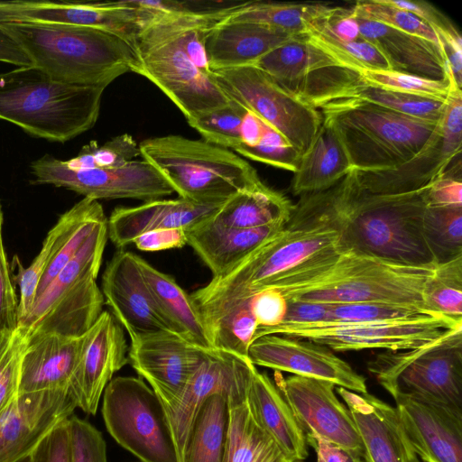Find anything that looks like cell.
Returning a JSON list of instances; mask_svg holds the SVG:
<instances>
[{
  "instance_id": "obj_1",
  "label": "cell",
  "mask_w": 462,
  "mask_h": 462,
  "mask_svg": "<svg viewBox=\"0 0 462 462\" xmlns=\"http://www.w3.org/2000/svg\"><path fill=\"white\" fill-rule=\"evenodd\" d=\"M219 8L154 12L132 42L133 70L158 87L187 120L227 105L231 98L214 78L205 37Z\"/></svg>"
},
{
  "instance_id": "obj_2",
  "label": "cell",
  "mask_w": 462,
  "mask_h": 462,
  "mask_svg": "<svg viewBox=\"0 0 462 462\" xmlns=\"http://www.w3.org/2000/svg\"><path fill=\"white\" fill-rule=\"evenodd\" d=\"M430 185L400 194H376L358 181L354 169L320 191L339 234L342 249L394 263L437 265L423 236Z\"/></svg>"
},
{
  "instance_id": "obj_3",
  "label": "cell",
  "mask_w": 462,
  "mask_h": 462,
  "mask_svg": "<svg viewBox=\"0 0 462 462\" xmlns=\"http://www.w3.org/2000/svg\"><path fill=\"white\" fill-rule=\"evenodd\" d=\"M435 267L386 261L337 245L262 287L276 288L287 300L332 305L383 302L426 310L423 290Z\"/></svg>"
},
{
  "instance_id": "obj_4",
  "label": "cell",
  "mask_w": 462,
  "mask_h": 462,
  "mask_svg": "<svg viewBox=\"0 0 462 462\" xmlns=\"http://www.w3.org/2000/svg\"><path fill=\"white\" fill-rule=\"evenodd\" d=\"M33 66L56 81L106 88L133 72L136 56L125 39L106 31L58 23L0 22Z\"/></svg>"
},
{
  "instance_id": "obj_5",
  "label": "cell",
  "mask_w": 462,
  "mask_h": 462,
  "mask_svg": "<svg viewBox=\"0 0 462 462\" xmlns=\"http://www.w3.org/2000/svg\"><path fill=\"white\" fill-rule=\"evenodd\" d=\"M104 90L56 81L33 65L17 67L0 72V120L65 143L95 125Z\"/></svg>"
},
{
  "instance_id": "obj_6",
  "label": "cell",
  "mask_w": 462,
  "mask_h": 462,
  "mask_svg": "<svg viewBox=\"0 0 462 462\" xmlns=\"http://www.w3.org/2000/svg\"><path fill=\"white\" fill-rule=\"evenodd\" d=\"M339 234L319 192L305 194L287 225L236 266L190 294L193 300L256 290L313 254L337 245Z\"/></svg>"
},
{
  "instance_id": "obj_7",
  "label": "cell",
  "mask_w": 462,
  "mask_h": 462,
  "mask_svg": "<svg viewBox=\"0 0 462 462\" xmlns=\"http://www.w3.org/2000/svg\"><path fill=\"white\" fill-rule=\"evenodd\" d=\"M139 148L143 159L179 198L197 204L221 205L239 191L262 183L246 161L205 140L170 134L145 139Z\"/></svg>"
},
{
  "instance_id": "obj_8",
  "label": "cell",
  "mask_w": 462,
  "mask_h": 462,
  "mask_svg": "<svg viewBox=\"0 0 462 462\" xmlns=\"http://www.w3.org/2000/svg\"><path fill=\"white\" fill-rule=\"evenodd\" d=\"M330 119L359 171L393 170L416 156L438 123L411 117L362 102H339L319 109Z\"/></svg>"
},
{
  "instance_id": "obj_9",
  "label": "cell",
  "mask_w": 462,
  "mask_h": 462,
  "mask_svg": "<svg viewBox=\"0 0 462 462\" xmlns=\"http://www.w3.org/2000/svg\"><path fill=\"white\" fill-rule=\"evenodd\" d=\"M107 238L106 218L35 299L18 326L27 338L42 334L80 337L94 325L105 302L97 278Z\"/></svg>"
},
{
  "instance_id": "obj_10",
  "label": "cell",
  "mask_w": 462,
  "mask_h": 462,
  "mask_svg": "<svg viewBox=\"0 0 462 462\" xmlns=\"http://www.w3.org/2000/svg\"><path fill=\"white\" fill-rule=\"evenodd\" d=\"M367 369L392 397L462 410V327L419 347L384 350L368 362Z\"/></svg>"
},
{
  "instance_id": "obj_11",
  "label": "cell",
  "mask_w": 462,
  "mask_h": 462,
  "mask_svg": "<svg viewBox=\"0 0 462 462\" xmlns=\"http://www.w3.org/2000/svg\"><path fill=\"white\" fill-rule=\"evenodd\" d=\"M107 431L142 462H178L161 402L143 379L116 376L103 393Z\"/></svg>"
},
{
  "instance_id": "obj_12",
  "label": "cell",
  "mask_w": 462,
  "mask_h": 462,
  "mask_svg": "<svg viewBox=\"0 0 462 462\" xmlns=\"http://www.w3.org/2000/svg\"><path fill=\"white\" fill-rule=\"evenodd\" d=\"M212 72L226 96L280 133L300 156L308 152L323 120L318 109L286 90L255 66Z\"/></svg>"
},
{
  "instance_id": "obj_13",
  "label": "cell",
  "mask_w": 462,
  "mask_h": 462,
  "mask_svg": "<svg viewBox=\"0 0 462 462\" xmlns=\"http://www.w3.org/2000/svg\"><path fill=\"white\" fill-rule=\"evenodd\" d=\"M457 327H462V319L433 315L386 322L283 323L267 335L308 339L337 352L373 348L395 351L424 346Z\"/></svg>"
},
{
  "instance_id": "obj_14",
  "label": "cell",
  "mask_w": 462,
  "mask_h": 462,
  "mask_svg": "<svg viewBox=\"0 0 462 462\" xmlns=\"http://www.w3.org/2000/svg\"><path fill=\"white\" fill-rule=\"evenodd\" d=\"M36 184L65 188L96 200L134 199L144 202L174 193L172 187L145 160L121 167L70 170L62 160L46 154L31 163Z\"/></svg>"
},
{
  "instance_id": "obj_15",
  "label": "cell",
  "mask_w": 462,
  "mask_h": 462,
  "mask_svg": "<svg viewBox=\"0 0 462 462\" xmlns=\"http://www.w3.org/2000/svg\"><path fill=\"white\" fill-rule=\"evenodd\" d=\"M462 147V90L451 88L443 115L426 146L393 170L356 171L359 183L376 194H400L423 189L444 175Z\"/></svg>"
},
{
  "instance_id": "obj_16",
  "label": "cell",
  "mask_w": 462,
  "mask_h": 462,
  "mask_svg": "<svg viewBox=\"0 0 462 462\" xmlns=\"http://www.w3.org/2000/svg\"><path fill=\"white\" fill-rule=\"evenodd\" d=\"M153 12L134 0L119 2L0 1V22H30L91 27L116 34L131 44Z\"/></svg>"
},
{
  "instance_id": "obj_17",
  "label": "cell",
  "mask_w": 462,
  "mask_h": 462,
  "mask_svg": "<svg viewBox=\"0 0 462 462\" xmlns=\"http://www.w3.org/2000/svg\"><path fill=\"white\" fill-rule=\"evenodd\" d=\"M273 378L305 437L320 438L364 455L355 420L337 399L334 383L295 374L283 377L279 371Z\"/></svg>"
},
{
  "instance_id": "obj_18",
  "label": "cell",
  "mask_w": 462,
  "mask_h": 462,
  "mask_svg": "<svg viewBox=\"0 0 462 462\" xmlns=\"http://www.w3.org/2000/svg\"><path fill=\"white\" fill-rule=\"evenodd\" d=\"M128 363L148 382L162 408L183 392L208 353L178 334L157 331L129 336Z\"/></svg>"
},
{
  "instance_id": "obj_19",
  "label": "cell",
  "mask_w": 462,
  "mask_h": 462,
  "mask_svg": "<svg viewBox=\"0 0 462 462\" xmlns=\"http://www.w3.org/2000/svg\"><path fill=\"white\" fill-rule=\"evenodd\" d=\"M248 359L279 372L328 381L357 393H366V380L328 347L283 335H265L248 348Z\"/></svg>"
},
{
  "instance_id": "obj_20",
  "label": "cell",
  "mask_w": 462,
  "mask_h": 462,
  "mask_svg": "<svg viewBox=\"0 0 462 462\" xmlns=\"http://www.w3.org/2000/svg\"><path fill=\"white\" fill-rule=\"evenodd\" d=\"M69 389L18 393L0 412V462L26 460L42 439L73 415Z\"/></svg>"
},
{
  "instance_id": "obj_21",
  "label": "cell",
  "mask_w": 462,
  "mask_h": 462,
  "mask_svg": "<svg viewBox=\"0 0 462 462\" xmlns=\"http://www.w3.org/2000/svg\"><path fill=\"white\" fill-rule=\"evenodd\" d=\"M255 369L249 359L217 349L208 353L181 394L163 408L178 462H183L193 422L205 401L213 393L229 395L248 385Z\"/></svg>"
},
{
  "instance_id": "obj_22",
  "label": "cell",
  "mask_w": 462,
  "mask_h": 462,
  "mask_svg": "<svg viewBox=\"0 0 462 462\" xmlns=\"http://www.w3.org/2000/svg\"><path fill=\"white\" fill-rule=\"evenodd\" d=\"M128 346L123 327L103 310L85 333L81 355L69 390L77 408L95 415L100 398L115 373L128 363Z\"/></svg>"
},
{
  "instance_id": "obj_23",
  "label": "cell",
  "mask_w": 462,
  "mask_h": 462,
  "mask_svg": "<svg viewBox=\"0 0 462 462\" xmlns=\"http://www.w3.org/2000/svg\"><path fill=\"white\" fill-rule=\"evenodd\" d=\"M100 290L112 315L129 336L162 330L175 333L153 300L135 254L123 249L114 254L103 273Z\"/></svg>"
},
{
  "instance_id": "obj_24",
  "label": "cell",
  "mask_w": 462,
  "mask_h": 462,
  "mask_svg": "<svg viewBox=\"0 0 462 462\" xmlns=\"http://www.w3.org/2000/svg\"><path fill=\"white\" fill-rule=\"evenodd\" d=\"M404 432L422 462H462V410L394 395Z\"/></svg>"
},
{
  "instance_id": "obj_25",
  "label": "cell",
  "mask_w": 462,
  "mask_h": 462,
  "mask_svg": "<svg viewBox=\"0 0 462 462\" xmlns=\"http://www.w3.org/2000/svg\"><path fill=\"white\" fill-rule=\"evenodd\" d=\"M342 397L356 425L364 447V462H420L395 407L366 393L343 387Z\"/></svg>"
},
{
  "instance_id": "obj_26",
  "label": "cell",
  "mask_w": 462,
  "mask_h": 462,
  "mask_svg": "<svg viewBox=\"0 0 462 462\" xmlns=\"http://www.w3.org/2000/svg\"><path fill=\"white\" fill-rule=\"evenodd\" d=\"M221 205H201L178 198L150 200L135 207H117L107 218V236L118 249H123L148 231L189 230L210 218Z\"/></svg>"
},
{
  "instance_id": "obj_27",
  "label": "cell",
  "mask_w": 462,
  "mask_h": 462,
  "mask_svg": "<svg viewBox=\"0 0 462 462\" xmlns=\"http://www.w3.org/2000/svg\"><path fill=\"white\" fill-rule=\"evenodd\" d=\"M303 36L256 23L217 21L208 30L204 43L213 71L252 65L273 49Z\"/></svg>"
},
{
  "instance_id": "obj_28",
  "label": "cell",
  "mask_w": 462,
  "mask_h": 462,
  "mask_svg": "<svg viewBox=\"0 0 462 462\" xmlns=\"http://www.w3.org/2000/svg\"><path fill=\"white\" fill-rule=\"evenodd\" d=\"M84 335L42 334L28 337L18 393L69 389L81 355Z\"/></svg>"
},
{
  "instance_id": "obj_29",
  "label": "cell",
  "mask_w": 462,
  "mask_h": 462,
  "mask_svg": "<svg viewBox=\"0 0 462 462\" xmlns=\"http://www.w3.org/2000/svg\"><path fill=\"white\" fill-rule=\"evenodd\" d=\"M355 17L361 37L379 51L392 70L433 80L446 79L445 59L438 45L384 24Z\"/></svg>"
},
{
  "instance_id": "obj_30",
  "label": "cell",
  "mask_w": 462,
  "mask_h": 462,
  "mask_svg": "<svg viewBox=\"0 0 462 462\" xmlns=\"http://www.w3.org/2000/svg\"><path fill=\"white\" fill-rule=\"evenodd\" d=\"M208 219L188 230L187 245L208 266L212 277L225 274L287 225L240 229L218 226Z\"/></svg>"
},
{
  "instance_id": "obj_31",
  "label": "cell",
  "mask_w": 462,
  "mask_h": 462,
  "mask_svg": "<svg viewBox=\"0 0 462 462\" xmlns=\"http://www.w3.org/2000/svg\"><path fill=\"white\" fill-rule=\"evenodd\" d=\"M246 401L256 422L290 461H302L308 457L305 434L286 400L266 374L255 369L247 388Z\"/></svg>"
},
{
  "instance_id": "obj_32",
  "label": "cell",
  "mask_w": 462,
  "mask_h": 462,
  "mask_svg": "<svg viewBox=\"0 0 462 462\" xmlns=\"http://www.w3.org/2000/svg\"><path fill=\"white\" fill-rule=\"evenodd\" d=\"M319 132L308 150L300 157L293 172L291 190L305 195L326 190L351 171L347 152L329 118L323 116Z\"/></svg>"
},
{
  "instance_id": "obj_33",
  "label": "cell",
  "mask_w": 462,
  "mask_h": 462,
  "mask_svg": "<svg viewBox=\"0 0 462 462\" xmlns=\"http://www.w3.org/2000/svg\"><path fill=\"white\" fill-rule=\"evenodd\" d=\"M136 261L153 300L173 331L200 348L214 349L190 294L171 276L154 268L137 254Z\"/></svg>"
},
{
  "instance_id": "obj_34",
  "label": "cell",
  "mask_w": 462,
  "mask_h": 462,
  "mask_svg": "<svg viewBox=\"0 0 462 462\" xmlns=\"http://www.w3.org/2000/svg\"><path fill=\"white\" fill-rule=\"evenodd\" d=\"M248 385L227 397L229 422L223 462H290L252 415L246 401Z\"/></svg>"
},
{
  "instance_id": "obj_35",
  "label": "cell",
  "mask_w": 462,
  "mask_h": 462,
  "mask_svg": "<svg viewBox=\"0 0 462 462\" xmlns=\"http://www.w3.org/2000/svg\"><path fill=\"white\" fill-rule=\"evenodd\" d=\"M294 206L282 193L263 182L241 190L225 201L208 219L232 228H256L273 224H287Z\"/></svg>"
},
{
  "instance_id": "obj_36",
  "label": "cell",
  "mask_w": 462,
  "mask_h": 462,
  "mask_svg": "<svg viewBox=\"0 0 462 462\" xmlns=\"http://www.w3.org/2000/svg\"><path fill=\"white\" fill-rule=\"evenodd\" d=\"M252 65L264 71L286 90L319 70L340 66L328 54L307 41L305 35L273 49Z\"/></svg>"
},
{
  "instance_id": "obj_37",
  "label": "cell",
  "mask_w": 462,
  "mask_h": 462,
  "mask_svg": "<svg viewBox=\"0 0 462 462\" xmlns=\"http://www.w3.org/2000/svg\"><path fill=\"white\" fill-rule=\"evenodd\" d=\"M331 6L324 3L249 1L228 5L219 21L256 23L300 35L311 21Z\"/></svg>"
},
{
  "instance_id": "obj_38",
  "label": "cell",
  "mask_w": 462,
  "mask_h": 462,
  "mask_svg": "<svg viewBox=\"0 0 462 462\" xmlns=\"http://www.w3.org/2000/svg\"><path fill=\"white\" fill-rule=\"evenodd\" d=\"M228 394H211L193 422L183 462H223L227 439Z\"/></svg>"
},
{
  "instance_id": "obj_39",
  "label": "cell",
  "mask_w": 462,
  "mask_h": 462,
  "mask_svg": "<svg viewBox=\"0 0 462 462\" xmlns=\"http://www.w3.org/2000/svg\"><path fill=\"white\" fill-rule=\"evenodd\" d=\"M339 102L367 103L417 119L437 123L443 115L446 101L391 91L368 85L359 79L337 91L322 106Z\"/></svg>"
},
{
  "instance_id": "obj_40",
  "label": "cell",
  "mask_w": 462,
  "mask_h": 462,
  "mask_svg": "<svg viewBox=\"0 0 462 462\" xmlns=\"http://www.w3.org/2000/svg\"><path fill=\"white\" fill-rule=\"evenodd\" d=\"M317 18L307 25L305 38L341 67L356 73L361 70H392L386 59L365 39L361 37L352 42L342 41L327 30Z\"/></svg>"
},
{
  "instance_id": "obj_41",
  "label": "cell",
  "mask_w": 462,
  "mask_h": 462,
  "mask_svg": "<svg viewBox=\"0 0 462 462\" xmlns=\"http://www.w3.org/2000/svg\"><path fill=\"white\" fill-rule=\"evenodd\" d=\"M423 236L436 264L462 255V205H427Z\"/></svg>"
},
{
  "instance_id": "obj_42",
  "label": "cell",
  "mask_w": 462,
  "mask_h": 462,
  "mask_svg": "<svg viewBox=\"0 0 462 462\" xmlns=\"http://www.w3.org/2000/svg\"><path fill=\"white\" fill-rule=\"evenodd\" d=\"M423 303L430 313L462 319V255L436 265L424 287Z\"/></svg>"
},
{
  "instance_id": "obj_43",
  "label": "cell",
  "mask_w": 462,
  "mask_h": 462,
  "mask_svg": "<svg viewBox=\"0 0 462 462\" xmlns=\"http://www.w3.org/2000/svg\"><path fill=\"white\" fill-rule=\"evenodd\" d=\"M246 112L243 105L231 99L227 105L187 122L205 141L235 151L241 142V129Z\"/></svg>"
},
{
  "instance_id": "obj_44",
  "label": "cell",
  "mask_w": 462,
  "mask_h": 462,
  "mask_svg": "<svg viewBox=\"0 0 462 462\" xmlns=\"http://www.w3.org/2000/svg\"><path fill=\"white\" fill-rule=\"evenodd\" d=\"M444 80H433L394 70H361V80L368 85L394 92L445 102L454 79L448 65Z\"/></svg>"
},
{
  "instance_id": "obj_45",
  "label": "cell",
  "mask_w": 462,
  "mask_h": 462,
  "mask_svg": "<svg viewBox=\"0 0 462 462\" xmlns=\"http://www.w3.org/2000/svg\"><path fill=\"white\" fill-rule=\"evenodd\" d=\"M141 156L139 144L128 134L116 136L104 144L91 141L84 145L77 156L63 161L70 170L121 167Z\"/></svg>"
},
{
  "instance_id": "obj_46",
  "label": "cell",
  "mask_w": 462,
  "mask_h": 462,
  "mask_svg": "<svg viewBox=\"0 0 462 462\" xmlns=\"http://www.w3.org/2000/svg\"><path fill=\"white\" fill-rule=\"evenodd\" d=\"M352 14L359 18L376 22L398 31L423 38L439 45L433 29L414 14L384 4L382 0H362L355 3Z\"/></svg>"
},
{
  "instance_id": "obj_47",
  "label": "cell",
  "mask_w": 462,
  "mask_h": 462,
  "mask_svg": "<svg viewBox=\"0 0 462 462\" xmlns=\"http://www.w3.org/2000/svg\"><path fill=\"white\" fill-rule=\"evenodd\" d=\"M433 315L426 310L383 302H357L332 305L329 321L386 322L409 320Z\"/></svg>"
},
{
  "instance_id": "obj_48",
  "label": "cell",
  "mask_w": 462,
  "mask_h": 462,
  "mask_svg": "<svg viewBox=\"0 0 462 462\" xmlns=\"http://www.w3.org/2000/svg\"><path fill=\"white\" fill-rule=\"evenodd\" d=\"M28 342L23 330L0 331V412L18 394L23 356Z\"/></svg>"
},
{
  "instance_id": "obj_49",
  "label": "cell",
  "mask_w": 462,
  "mask_h": 462,
  "mask_svg": "<svg viewBox=\"0 0 462 462\" xmlns=\"http://www.w3.org/2000/svg\"><path fill=\"white\" fill-rule=\"evenodd\" d=\"M242 156L294 172L300 155L276 130L269 126L258 145L238 152Z\"/></svg>"
},
{
  "instance_id": "obj_50",
  "label": "cell",
  "mask_w": 462,
  "mask_h": 462,
  "mask_svg": "<svg viewBox=\"0 0 462 462\" xmlns=\"http://www.w3.org/2000/svg\"><path fill=\"white\" fill-rule=\"evenodd\" d=\"M71 462H107L102 433L75 415L69 418Z\"/></svg>"
},
{
  "instance_id": "obj_51",
  "label": "cell",
  "mask_w": 462,
  "mask_h": 462,
  "mask_svg": "<svg viewBox=\"0 0 462 462\" xmlns=\"http://www.w3.org/2000/svg\"><path fill=\"white\" fill-rule=\"evenodd\" d=\"M27 462H71L69 419L60 421L42 439Z\"/></svg>"
},
{
  "instance_id": "obj_52",
  "label": "cell",
  "mask_w": 462,
  "mask_h": 462,
  "mask_svg": "<svg viewBox=\"0 0 462 462\" xmlns=\"http://www.w3.org/2000/svg\"><path fill=\"white\" fill-rule=\"evenodd\" d=\"M18 299L10 276L0 228V331H13L18 327Z\"/></svg>"
},
{
  "instance_id": "obj_53",
  "label": "cell",
  "mask_w": 462,
  "mask_h": 462,
  "mask_svg": "<svg viewBox=\"0 0 462 462\" xmlns=\"http://www.w3.org/2000/svg\"><path fill=\"white\" fill-rule=\"evenodd\" d=\"M185 228H163L148 231L136 237L133 244L143 252H158L181 248L187 245Z\"/></svg>"
},
{
  "instance_id": "obj_54",
  "label": "cell",
  "mask_w": 462,
  "mask_h": 462,
  "mask_svg": "<svg viewBox=\"0 0 462 462\" xmlns=\"http://www.w3.org/2000/svg\"><path fill=\"white\" fill-rule=\"evenodd\" d=\"M440 51L448 65L456 84L462 87V39L456 27L451 29L434 28Z\"/></svg>"
},
{
  "instance_id": "obj_55",
  "label": "cell",
  "mask_w": 462,
  "mask_h": 462,
  "mask_svg": "<svg viewBox=\"0 0 462 462\" xmlns=\"http://www.w3.org/2000/svg\"><path fill=\"white\" fill-rule=\"evenodd\" d=\"M287 311L282 323H320L329 321V310L332 304L287 300ZM281 325V324H280Z\"/></svg>"
},
{
  "instance_id": "obj_56",
  "label": "cell",
  "mask_w": 462,
  "mask_h": 462,
  "mask_svg": "<svg viewBox=\"0 0 462 462\" xmlns=\"http://www.w3.org/2000/svg\"><path fill=\"white\" fill-rule=\"evenodd\" d=\"M384 4L407 11L430 25L432 29H451L455 25L439 9L425 1L382 0Z\"/></svg>"
},
{
  "instance_id": "obj_57",
  "label": "cell",
  "mask_w": 462,
  "mask_h": 462,
  "mask_svg": "<svg viewBox=\"0 0 462 462\" xmlns=\"http://www.w3.org/2000/svg\"><path fill=\"white\" fill-rule=\"evenodd\" d=\"M430 205H462L461 178L444 173L430 185L428 190Z\"/></svg>"
},
{
  "instance_id": "obj_58",
  "label": "cell",
  "mask_w": 462,
  "mask_h": 462,
  "mask_svg": "<svg viewBox=\"0 0 462 462\" xmlns=\"http://www.w3.org/2000/svg\"><path fill=\"white\" fill-rule=\"evenodd\" d=\"M306 442L314 449L317 462H364L360 452L328 440L306 437Z\"/></svg>"
},
{
  "instance_id": "obj_59",
  "label": "cell",
  "mask_w": 462,
  "mask_h": 462,
  "mask_svg": "<svg viewBox=\"0 0 462 462\" xmlns=\"http://www.w3.org/2000/svg\"><path fill=\"white\" fill-rule=\"evenodd\" d=\"M0 61L17 67L32 66L23 48L0 25Z\"/></svg>"
},
{
  "instance_id": "obj_60",
  "label": "cell",
  "mask_w": 462,
  "mask_h": 462,
  "mask_svg": "<svg viewBox=\"0 0 462 462\" xmlns=\"http://www.w3.org/2000/svg\"><path fill=\"white\" fill-rule=\"evenodd\" d=\"M2 224H3V213H2L1 204H0V228L2 227Z\"/></svg>"
},
{
  "instance_id": "obj_61",
  "label": "cell",
  "mask_w": 462,
  "mask_h": 462,
  "mask_svg": "<svg viewBox=\"0 0 462 462\" xmlns=\"http://www.w3.org/2000/svg\"><path fill=\"white\" fill-rule=\"evenodd\" d=\"M290 462H302L301 460H291Z\"/></svg>"
},
{
  "instance_id": "obj_62",
  "label": "cell",
  "mask_w": 462,
  "mask_h": 462,
  "mask_svg": "<svg viewBox=\"0 0 462 462\" xmlns=\"http://www.w3.org/2000/svg\"><path fill=\"white\" fill-rule=\"evenodd\" d=\"M23 462H27V459H26V460H24V461H23Z\"/></svg>"
},
{
  "instance_id": "obj_63",
  "label": "cell",
  "mask_w": 462,
  "mask_h": 462,
  "mask_svg": "<svg viewBox=\"0 0 462 462\" xmlns=\"http://www.w3.org/2000/svg\"></svg>"
}]
</instances>
